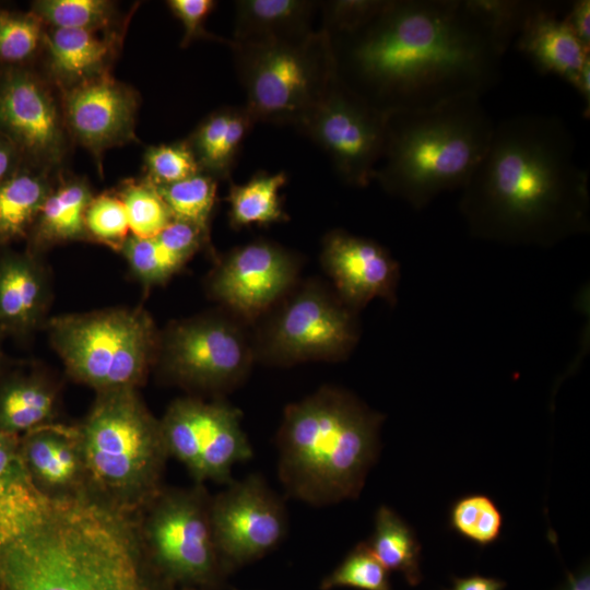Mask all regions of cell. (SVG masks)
Listing matches in <instances>:
<instances>
[{"mask_svg": "<svg viewBox=\"0 0 590 590\" xmlns=\"http://www.w3.org/2000/svg\"><path fill=\"white\" fill-rule=\"evenodd\" d=\"M330 38L341 81L385 114L482 97L511 44L481 0H386L361 28Z\"/></svg>", "mask_w": 590, "mask_h": 590, "instance_id": "obj_1", "label": "cell"}, {"mask_svg": "<svg viewBox=\"0 0 590 590\" xmlns=\"http://www.w3.org/2000/svg\"><path fill=\"white\" fill-rule=\"evenodd\" d=\"M177 587L151 560L138 512L87 487L48 494L31 482L0 520V590Z\"/></svg>", "mask_w": 590, "mask_h": 590, "instance_id": "obj_2", "label": "cell"}, {"mask_svg": "<svg viewBox=\"0 0 590 590\" xmlns=\"http://www.w3.org/2000/svg\"><path fill=\"white\" fill-rule=\"evenodd\" d=\"M558 117L521 114L495 123L485 154L461 189L470 234L512 246L553 247L590 229L588 170Z\"/></svg>", "mask_w": 590, "mask_h": 590, "instance_id": "obj_3", "label": "cell"}, {"mask_svg": "<svg viewBox=\"0 0 590 590\" xmlns=\"http://www.w3.org/2000/svg\"><path fill=\"white\" fill-rule=\"evenodd\" d=\"M384 421L355 394L332 386L288 404L275 441L287 495L318 507L356 499L378 459Z\"/></svg>", "mask_w": 590, "mask_h": 590, "instance_id": "obj_4", "label": "cell"}, {"mask_svg": "<svg viewBox=\"0 0 590 590\" xmlns=\"http://www.w3.org/2000/svg\"><path fill=\"white\" fill-rule=\"evenodd\" d=\"M495 122L481 97L465 96L387 114V140L374 180L416 210L462 189L486 152Z\"/></svg>", "mask_w": 590, "mask_h": 590, "instance_id": "obj_5", "label": "cell"}, {"mask_svg": "<svg viewBox=\"0 0 590 590\" xmlns=\"http://www.w3.org/2000/svg\"><path fill=\"white\" fill-rule=\"evenodd\" d=\"M76 430L86 487L98 496L137 512L164 487L169 456L161 422L137 389L98 393Z\"/></svg>", "mask_w": 590, "mask_h": 590, "instance_id": "obj_6", "label": "cell"}, {"mask_svg": "<svg viewBox=\"0 0 590 590\" xmlns=\"http://www.w3.org/2000/svg\"><path fill=\"white\" fill-rule=\"evenodd\" d=\"M244 105L256 122L299 131L338 80L333 46L320 30L291 40L236 43L231 39Z\"/></svg>", "mask_w": 590, "mask_h": 590, "instance_id": "obj_7", "label": "cell"}, {"mask_svg": "<svg viewBox=\"0 0 590 590\" xmlns=\"http://www.w3.org/2000/svg\"><path fill=\"white\" fill-rule=\"evenodd\" d=\"M49 335L68 374L97 393L137 389L160 346L150 316L128 308L55 317Z\"/></svg>", "mask_w": 590, "mask_h": 590, "instance_id": "obj_8", "label": "cell"}, {"mask_svg": "<svg viewBox=\"0 0 590 590\" xmlns=\"http://www.w3.org/2000/svg\"><path fill=\"white\" fill-rule=\"evenodd\" d=\"M212 496L204 484L166 488L138 511L151 560L176 586L216 588L225 578L211 522Z\"/></svg>", "mask_w": 590, "mask_h": 590, "instance_id": "obj_9", "label": "cell"}, {"mask_svg": "<svg viewBox=\"0 0 590 590\" xmlns=\"http://www.w3.org/2000/svg\"><path fill=\"white\" fill-rule=\"evenodd\" d=\"M266 326L255 354L270 364L346 358L359 339L357 311L310 282L286 294Z\"/></svg>", "mask_w": 590, "mask_h": 590, "instance_id": "obj_10", "label": "cell"}, {"mask_svg": "<svg viewBox=\"0 0 590 590\" xmlns=\"http://www.w3.org/2000/svg\"><path fill=\"white\" fill-rule=\"evenodd\" d=\"M157 355L173 381L215 396L239 386L256 356L234 315L198 317L173 326L160 340Z\"/></svg>", "mask_w": 590, "mask_h": 590, "instance_id": "obj_11", "label": "cell"}, {"mask_svg": "<svg viewBox=\"0 0 590 590\" xmlns=\"http://www.w3.org/2000/svg\"><path fill=\"white\" fill-rule=\"evenodd\" d=\"M241 417L222 399L175 400L160 420L168 456L187 468L196 484H229L233 467L253 457Z\"/></svg>", "mask_w": 590, "mask_h": 590, "instance_id": "obj_12", "label": "cell"}, {"mask_svg": "<svg viewBox=\"0 0 590 590\" xmlns=\"http://www.w3.org/2000/svg\"><path fill=\"white\" fill-rule=\"evenodd\" d=\"M300 132L327 153L344 182L366 187L384 155L387 114L338 78Z\"/></svg>", "mask_w": 590, "mask_h": 590, "instance_id": "obj_13", "label": "cell"}, {"mask_svg": "<svg viewBox=\"0 0 590 590\" xmlns=\"http://www.w3.org/2000/svg\"><path fill=\"white\" fill-rule=\"evenodd\" d=\"M0 132L23 164L58 173L73 144L60 94L37 68L0 71Z\"/></svg>", "mask_w": 590, "mask_h": 590, "instance_id": "obj_14", "label": "cell"}, {"mask_svg": "<svg viewBox=\"0 0 590 590\" xmlns=\"http://www.w3.org/2000/svg\"><path fill=\"white\" fill-rule=\"evenodd\" d=\"M211 522L227 574L275 550L288 531L284 502L260 474L233 480L212 496Z\"/></svg>", "mask_w": 590, "mask_h": 590, "instance_id": "obj_15", "label": "cell"}, {"mask_svg": "<svg viewBox=\"0 0 590 590\" xmlns=\"http://www.w3.org/2000/svg\"><path fill=\"white\" fill-rule=\"evenodd\" d=\"M298 269L299 259L293 251L258 239L231 250L213 271L209 288L232 315L253 320L293 290Z\"/></svg>", "mask_w": 590, "mask_h": 590, "instance_id": "obj_16", "label": "cell"}, {"mask_svg": "<svg viewBox=\"0 0 590 590\" xmlns=\"http://www.w3.org/2000/svg\"><path fill=\"white\" fill-rule=\"evenodd\" d=\"M62 113L73 143L101 163L103 153L135 141L138 93L111 75L60 93Z\"/></svg>", "mask_w": 590, "mask_h": 590, "instance_id": "obj_17", "label": "cell"}, {"mask_svg": "<svg viewBox=\"0 0 590 590\" xmlns=\"http://www.w3.org/2000/svg\"><path fill=\"white\" fill-rule=\"evenodd\" d=\"M321 263L335 294L355 311L375 298L396 304L400 267L377 241L343 229L331 231L322 240Z\"/></svg>", "mask_w": 590, "mask_h": 590, "instance_id": "obj_18", "label": "cell"}, {"mask_svg": "<svg viewBox=\"0 0 590 590\" xmlns=\"http://www.w3.org/2000/svg\"><path fill=\"white\" fill-rule=\"evenodd\" d=\"M125 34L47 26L43 54L36 68L59 94L110 75Z\"/></svg>", "mask_w": 590, "mask_h": 590, "instance_id": "obj_19", "label": "cell"}, {"mask_svg": "<svg viewBox=\"0 0 590 590\" xmlns=\"http://www.w3.org/2000/svg\"><path fill=\"white\" fill-rule=\"evenodd\" d=\"M568 5L535 1L514 42L541 73L557 75L575 86L583 63L590 59V50L578 42L563 19Z\"/></svg>", "mask_w": 590, "mask_h": 590, "instance_id": "obj_20", "label": "cell"}, {"mask_svg": "<svg viewBox=\"0 0 590 590\" xmlns=\"http://www.w3.org/2000/svg\"><path fill=\"white\" fill-rule=\"evenodd\" d=\"M20 452L31 481L48 494L86 487L76 426L48 424L20 436Z\"/></svg>", "mask_w": 590, "mask_h": 590, "instance_id": "obj_21", "label": "cell"}, {"mask_svg": "<svg viewBox=\"0 0 590 590\" xmlns=\"http://www.w3.org/2000/svg\"><path fill=\"white\" fill-rule=\"evenodd\" d=\"M47 275L35 255L0 249V334L23 335L43 318Z\"/></svg>", "mask_w": 590, "mask_h": 590, "instance_id": "obj_22", "label": "cell"}, {"mask_svg": "<svg viewBox=\"0 0 590 590\" xmlns=\"http://www.w3.org/2000/svg\"><path fill=\"white\" fill-rule=\"evenodd\" d=\"M93 197L86 179L60 170L26 239L27 251L35 255L52 245L88 239L85 212Z\"/></svg>", "mask_w": 590, "mask_h": 590, "instance_id": "obj_23", "label": "cell"}, {"mask_svg": "<svg viewBox=\"0 0 590 590\" xmlns=\"http://www.w3.org/2000/svg\"><path fill=\"white\" fill-rule=\"evenodd\" d=\"M318 5L310 0L236 1L232 40L272 43L304 37L312 32L310 24Z\"/></svg>", "mask_w": 590, "mask_h": 590, "instance_id": "obj_24", "label": "cell"}, {"mask_svg": "<svg viewBox=\"0 0 590 590\" xmlns=\"http://www.w3.org/2000/svg\"><path fill=\"white\" fill-rule=\"evenodd\" d=\"M256 123L241 107H223L206 116L186 139L201 172L215 179H231L241 144Z\"/></svg>", "mask_w": 590, "mask_h": 590, "instance_id": "obj_25", "label": "cell"}, {"mask_svg": "<svg viewBox=\"0 0 590 590\" xmlns=\"http://www.w3.org/2000/svg\"><path fill=\"white\" fill-rule=\"evenodd\" d=\"M58 173L22 164L0 184V249L27 239Z\"/></svg>", "mask_w": 590, "mask_h": 590, "instance_id": "obj_26", "label": "cell"}, {"mask_svg": "<svg viewBox=\"0 0 590 590\" xmlns=\"http://www.w3.org/2000/svg\"><path fill=\"white\" fill-rule=\"evenodd\" d=\"M56 388L36 374H10L0 379V432L22 436L56 423Z\"/></svg>", "mask_w": 590, "mask_h": 590, "instance_id": "obj_27", "label": "cell"}, {"mask_svg": "<svg viewBox=\"0 0 590 590\" xmlns=\"http://www.w3.org/2000/svg\"><path fill=\"white\" fill-rule=\"evenodd\" d=\"M366 542L388 571L402 574L411 586L422 581L421 544L412 528L394 510L385 505L377 509L374 532Z\"/></svg>", "mask_w": 590, "mask_h": 590, "instance_id": "obj_28", "label": "cell"}, {"mask_svg": "<svg viewBox=\"0 0 590 590\" xmlns=\"http://www.w3.org/2000/svg\"><path fill=\"white\" fill-rule=\"evenodd\" d=\"M286 182L287 175L284 172L270 174L262 170L244 184L231 182L227 196L231 226L243 228L285 222L287 214L282 205L280 190Z\"/></svg>", "mask_w": 590, "mask_h": 590, "instance_id": "obj_29", "label": "cell"}, {"mask_svg": "<svg viewBox=\"0 0 590 590\" xmlns=\"http://www.w3.org/2000/svg\"><path fill=\"white\" fill-rule=\"evenodd\" d=\"M31 11L54 28L126 33L129 21L118 4L108 0H36Z\"/></svg>", "mask_w": 590, "mask_h": 590, "instance_id": "obj_30", "label": "cell"}, {"mask_svg": "<svg viewBox=\"0 0 590 590\" xmlns=\"http://www.w3.org/2000/svg\"><path fill=\"white\" fill-rule=\"evenodd\" d=\"M46 31L34 12L0 8V71L36 68Z\"/></svg>", "mask_w": 590, "mask_h": 590, "instance_id": "obj_31", "label": "cell"}, {"mask_svg": "<svg viewBox=\"0 0 590 590\" xmlns=\"http://www.w3.org/2000/svg\"><path fill=\"white\" fill-rule=\"evenodd\" d=\"M174 220L190 223L210 234L216 202L217 179L199 172L177 182L156 187Z\"/></svg>", "mask_w": 590, "mask_h": 590, "instance_id": "obj_32", "label": "cell"}, {"mask_svg": "<svg viewBox=\"0 0 590 590\" xmlns=\"http://www.w3.org/2000/svg\"><path fill=\"white\" fill-rule=\"evenodd\" d=\"M121 199L131 235L151 238L174 219L155 186L143 177L126 179L116 191Z\"/></svg>", "mask_w": 590, "mask_h": 590, "instance_id": "obj_33", "label": "cell"}, {"mask_svg": "<svg viewBox=\"0 0 590 590\" xmlns=\"http://www.w3.org/2000/svg\"><path fill=\"white\" fill-rule=\"evenodd\" d=\"M450 526L467 540L487 546L498 540L503 516L493 499L483 494H471L458 499L450 510Z\"/></svg>", "mask_w": 590, "mask_h": 590, "instance_id": "obj_34", "label": "cell"}, {"mask_svg": "<svg viewBox=\"0 0 590 590\" xmlns=\"http://www.w3.org/2000/svg\"><path fill=\"white\" fill-rule=\"evenodd\" d=\"M120 251L134 274L146 285L164 283L188 261L156 236L139 238L130 234Z\"/></svg>", "mask_w": 590, "mask_h": 590, "instance_id": "obj_35", "label": "cell"}, {"mask_svg": "<svg viewBox=\"0 0 590 590\" xmlns=\"http://www.w3.org/2000/svg\"><path fill=\"white\" fill-rule=\"evenodd\" d=\"M392 590L389 571L370 551L366 541L357 543L320 583L321 590L334 588Z\"/></svg>", "mask_w": 590, "mask_h": 590, "instance_id": "obj_36", "label": "cell"}, {"mask_svg": "<svg viewBox=\"0 0 590 590\" xmlns=\"http://www.w3.org/2000/svg\"><path fill=\"white\" fill-rule=\"evenodd\" d=\"M143 178L155 187L170 185L201 172L186 139L149 146L143 156Z\"/></svg>", "mask_w": 590, "mask_h": 590, "instance_id": "obj_37", "label": "cell"}, {"mask_svg": "<svg viewBox=\"0 0 590 590\" xmlns=\"http://www.w3.org/2000/svg\"><path fill=\"white\" fill-rule=\"evenodd\" d=\"M88 239L121 250L129 237V224L123 203L116 191L94 196L85 212Z\"/></svg>", "mask_w": 590, "mask_h": 590, "instance_id": "obj_38", "label": "cell"}, {"mask_svg": "<svg viewBox=\"0 0 590 590\" xmlns=\"http://www.w3.org/2000/svg\"><path fill=\"white\" fill-rule=\"evenodd\" d=\"M386 0H331L319 2L323 27L329 36L352 33L370 21Z\"/></svg>", "mask_w": 590, "mask_h": 590, "instance_id": "obj_39", "label": "cell"}, {"mask_svg": "<svg viewBox=\"0 0 590 590\" xmlns=\"http://www.w3.org/2000/svg\"><path fill=\"white\" fill-rule=\"evenodd\" d=\"M170 12L181 22L184 36L181 47L189 46L193 40H213L229 46L231 39L209 33L204 22L216 7L213 0H168Z\"/></svg>", "mask_w": 590, "mask_h": 590, "instance_id": "obj_40", "label": "cell"}, {"mask_svg": "<svg viewBox=\"0 0 590 590\" xmlns=\"http://www.w3.org/2000/svg\"><path fill=\"white\" fill-rule=\"evenodd\" d=\"M28 479L20 452V437L0 432V506Z\"/></svg>", "mask_w": 590, "mask_h": 590, "instance_id": "obj_41", "label": "cell"}, {"mask_svg": "<svg viewBox=\"0 0 590 590\" xmlns=\"http://www.w3.org/2000/svg\"><path fill=\"white\" fill-rule=\"evenodd\" d=\"M563 19L578 42L590 50V1L569 2Z\"/></svg>", "mask_w": 590, "mask_h": 590, "instance_id": "obj_42", "label": "cell"}, {"mask_svg": "<svg viewBox=\"0 0 590 590\" xmlns=\"http://www.w3.org/2000/svg\"><path fill=\"white\" fill-rule=\"evenodd\" d=\"M22 164L23 161L16 148L0 132V184Z\"/></svg>", "mask_w": 590, "mask_h": 590, "instance_id": "obj_43", "label": "cell"}, {"mask_svg": "<svg viewBox=\"0 0 590 590\" xmlns=\"http://www.w3.org/2000/svg\"><path fill=\"white\" fill-rule=\"evenodd\" d=\"M506 582L496 578L471 575L464 578H453L450 590H504Z\"/></svg>", "mask_w": 590, "mask_h": 590, "instance_id": "obj_44", "label": "cell"}, {"mask_svg": "<svg viewBox=\"0 0 590 590\" xmlns=\"http://www.w3.org/2000/svg\"><path fill=\"white\" fill-rule=\"evenodd\" d=\"M556 590H590V569L588 562L575 571L568 573L565 581Z\"/></svg>", "mask_w": 590, "mask_h": 590, "instance_id": "obj_45", "label": "cell"}, {"mask_svg": "<svg viewBox=\"0 0 590 590\" xmlns=\"http://www.w3.org/2000/svg\"><path fill=\"white\" fill-rule=\"evenodd\" d=\"M574 87L582 97L585 117L588 118L590 110V59L583 63Z\"/></svg>", "mask_w": 590, "mask_h": 590, "instance_id": "obj_46", "label": "cell"}, {"mask_svg": "<svg viewBox=\"0 0 590 590\" xmlns=\"http://www.w3.org/2000/svg\"><path fill=\"white\" fill-rule=\"evenodd\" d=\"M2 364H3V358H2V355L0 354V371H1V368H2Z\"/></svg>", "mask_w": 590, "mask_h": 590, "instance_id": "obj_47", "label": "cell"}]
</instances>
